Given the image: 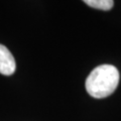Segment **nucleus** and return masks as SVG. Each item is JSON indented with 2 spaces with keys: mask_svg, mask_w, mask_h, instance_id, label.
I'll use <instances>...</instances> for the list:
<instances>
[{
  "mask_svg": "<svg viewBox=\"0 0 121 121\" xmlns=\"http://www.w3.org/2000/svg\"><path fill=\"white\" fill-rule=\"evenodd\" d=\"M84 3L90 7L104 11L110 10L114 6V1L112 0H85Z\"/></svg>",
  "mask_w": 121,
  "mask_h": 121,
  "instance_id": "obj_3",
  "label": "nucleus"
},
{
  "mask_svg": "<svg viewBox=\"0 0 121 121\" xmlns=\"http://www.w3.org/2000/svg\"><path fill=\"white\" fill-rule=\"evenodd\" d=\"M15 69L16 64L12 54L6 47L0 44V74L10 76L15 72Z\"/></svg>",
  "mask_w": 121,
  "mask_h": 121,
  "instance_id": "obj_2",
  "label": "nucleus"
},
{
  "mask_svg": "<svg viewBox=\"0 0 121 121\" xmlns=\"http://www.w3.org/2000/svg\"><path fill=\"white\" fill-rule=\"evenodd\" d=\"M119 83V72L114 66L96 67L86 79V90L90 96L97 99L110 96Z\"/></svg>",
  "mask_w": 121,
  "mask_h": 121,
  "instance_id": "obj_1",
  "label": "nucleus"
}]
</instances>
